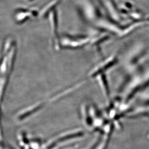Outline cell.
<instances>
[{"instance_id": "obj_3", "label": "cell", "mask_w": 149, "mask_h": 149, "mask_svg": "<svg viewBox=\"0 0 149 149\" xmlns=\"http://www.w3.org/2000/svg\"><path fill=\"white\" fill-rule=\"evenodd\" d=\"M118 61V56L116 55L111 56L93 69L90 73V76L91 77L96 78L100 75L105 74V72L116 65Z\"/></svg>"}, {"instance_id": "obj_1", "label": "cell", "mask_w": 149, "mask_h": 149, "mask_svg": "<svg viewBox=\"0 0 149 149\" xmlns=\"http://www.w3.org/2000/svg\"><path fill=\"white\" fill-rule=\"evenodd\" d=\"M93 37L87 34H65L60 38V48L77 49L91 45Z\"/></svg>"}, {"instance_id": "obj_2", "label": "cell", "mask_w": 149, "mask_h": 149, "mask_svg": "<svg viewBox=\"0 0 149 149\" xmlns=\"http://www.w3.org/2000/svg\"><path fill=\"white\" fill-rule=\"evenodd\" d=\"M106 16L119 22L122 19L120 10L115 0H96Z\"/></svg>"}]
</instances>
